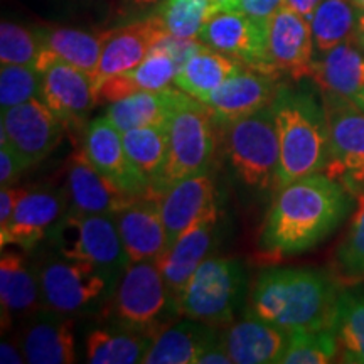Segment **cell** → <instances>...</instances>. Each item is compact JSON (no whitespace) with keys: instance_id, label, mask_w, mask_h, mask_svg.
Instances as JSON below:
<instances>
[{"instance_id":"6da1fadb","label":"cell","mask_w":364,"mask_h":364,"mask_svg":"<svg viewBox=\"0 0 364 364\" xmlns=\"http://www.w3.org/2000/svg\"><path fill=\"white\" fill-rule=\"evenodd\" d=\"M353 209V194L326 172L280 186L263 221L258 250L263 257L302 255L338 230Z\"/></svg>"},{"instance_id":"7a4b0ae2","label":"cell","mask_w":364,"mask_h":364,"mask_svg":"<svg viewBox=\"0 0 364 364\" xmlns=\"http://www.w3.org/2000/svg\"><path fill=\"white\" fill-rule=\"evenodd\" d=\"M341 285L316 268H268L250 290V314L287 332L331 329Z\"/></svg>"},{"instance_id":"3957f363","label":"cell","mask_w":364,"mask_h":364,"mask_svg":"<svg viewBox=\"0 0 364 364\" xmlns=\"http://www.w3.org/2000/svg\"><path fill=\"white\" fill-rule=\"evenodd\" d=\"M280 144L275 189L300 177L326 172L329 127L324 100L306 86H279L272 102ZM273 189V191H275Z\"/></svg>"},{"instance_id":"277c9868","label":"cell","mask_w":364,"mask_h":364,"mask_svg":"<svg viewBox=\"0 0 364 364\" xmlns=\"http://www.w3.org/2000/svg\"><path fill=\"white\" fill-rule=\"evenodd\" d=\"M105 312L113 324L156 339L182 317L157 260L132 262L118 279Z\"/></svg>"},{"instance_id":"5b68a950","label":"cell","mask_w":364,"mask_h":364,"mask_svg":"<svg viewBox=\"0 0 364 364\" xmlns=\"http://www.w3.org/2000/svg\"><path fill=\"white\" fill-rule=\"evenodd\" d=\"M220 122L209 108L191 95H182L169 122L166 166L147 193L162 194L172 184L211 171L220 142Z\"/></svg>"},{"instance_id":"8992f818","label":"cell","mask_w":364,"mask_h":364,"mask_svg":"<svg viewBox=\"0 0 364 364\" xmlns=\"http://www.w3.org/2000/svg\"><path fill=\"white\" fill-rule=\"evenodd\" d=\"M245 290L247 277L236 258L209 257L191 277L177 307L182 317L223 329L235 322Z\"/></svg>"},{"instance_id":"52a82bcc","label":"cell","mask_w":364,"mask_h":364,"mask_svg":"<svg viewBox=\"0 0 364 364\" xmlns=\"http://www.w3.org/2000/svg\"><path fill=\"white\" fill-rule=\"evenodd\" d=\"M221 127L226 156L238 179L250 189H275L280 144L272 105Z\"/></svg>"},{"instance_id":"ba28073f","label":"cell","mask_w":364,"mask_h":364,"mask_svg":"<svg viewBox=\"0 0 364 364\" xmlns=\"http://www.w3.org/2000/svg\"><path fill=\"white\" fill-rule=\"evenodd\" d=\"M49 240L59 255L98 267L115 285L129 265L115 216L68 211Z\"/></svg>"},{"instance_id":"9c48e42d","label":"cell","mask_w":364,"mask_h":364,"mask_svg":"<svg viewBox=\"0 0 364 364\" xmlns=\"http://www.w3.org/2000/svg\"><path fill=\"white\" fill-rule=\"evenodd\" d=\"M38 280L43 309L73 317L105 306L115 290L110 277L98 267L63 255L41 265Z\"/></svg>"},{"instance_id":"30bf717a","label":"cell","mask_w":364,"mask_h":364,"mask_svg":"<svg viewBox=\"0 0 364 364\" xmlns=\"http://www.w3.org/2000/svg\"><path fill=\"white\" fill-rule=\"evenodd\" d=\"M329 127L326 174L353 196L364 193V110L354 100L322 91Z\"/></svg>"},{"instance_id":"8fae6325","label":"cell","mask_w":364,"mask_h":364,"mask_svg":"<svg viewBox=\"0 0 364 364\" xmlns=\"http://www.w3.org/2000/svg\"><path fill=\"white\" fill-rule=\"evenodd\" d=\"M39 98L59 118L71 140L81 142L90 125V112L97 105L95 81L90 73L68 63H54L43 73Z\"/></svg>"},{"instance_id":"7c38bea8","label":"cell","mask_w":364,"mask_h":364,"mask_svg":"<svg viewBox=\"0 0 364 364\" xmlns=\"http://www.w3.org/2000/svg\"><path fill=\"white\" fill-rule=\"evenodd\" d=\"M199 41L241 65L277 76L268 61V22L240 11H221L203 26Z\"/></svg>"},{"instance_id":"4fadbf2b","label":"cell","mask_w":364,"mask_h":364,"mask_svg":"<svg viewBox=\"0 0 364 364\" xmlns=\"http://www.w3.org/2000/svg\"><path fill=\"white\" fill-rule=\"evenodd\" d=\"M59 118L41 98L2 112L0 139L7 140L29 167L38 166L61 142L65 135Z\"/></svg>"},{"instance_id":"5bb4252c","label":"cell","mask_w":364,"mask_h":364,"mask_svg":"<svg viewBox=\"0 0 364 364\" xmlns=\"http://www.w3.org/2000/svg\"><path fill=\"white\" fill-rule=\"evenodd\" d=\"M66 198L70 213L117 216L139 196L127 193L105 177L80 145L66 164Z\"/></svg>"},{"instance_id":"9a60e30c","label":"cell","mask_w":364,"mask_h":364,"mask_svg":"<svg viewBox=\"0 0 364 364\" xmlns=\"http://www.w3.org/2000/svg\"><path fill=\"white\" fill-rule=\"evenodd\" d=\"M167 36H169V31L159 12L108 31L98 66L91 75L95 86L100 81L140 65L147 58V54Z\"/></svg>"},{"instance_id":"2e32d148","label":"cell","mask_w":364,"mask_h":364,"mask_svg":"<svg viewBox=\"0 0 364 364\" xmlns=\"http://www.w3.org/2000/svg\"><path fill=\"white\" fill-rule=\"evenodd\" d=\"M68 213L66 191L33 189L22 194L7 228L0 230L2 248H19L29 253L49 238L54 226Z\"/></svg>"},{"instance_id":"e0dca14e","label":"cell","mask_w":364,"mask_h":364,"mask_svg":"<svg viewBox=\"0 0 364 364\" xmlns=\"http://www.w3.org/2000/svg\"><path fill=\"white\" fill-rule=\"evenodd\" d=\"M314 38L311 21L282 7L268 21V61L277 76L285 73L294 81L312 75Z\"/></svg>"},{"instance_id":"ac0fdd59","label":"cell","mask_w":364,"mask_h":364,"mask_svg":"<svg viewBox=\"0 0 364 364\" xmlns=\"http://www.w3.org/2000/svg\"><path fill=\"white\" fill-rule=\"evenodd\" d=\"M159 199L167 233V248L196 223L218 213L216 184L209 171L176 182L159 194Z\"/></svg>"},{"instance_id":"d6986e66","label":"cell","mask_w":364,"mask_h":364,"mask_svg":"<svg viewBox=\"0 0 364 364\" xmlns=\"http://www.w3.org/2000/svg\"><path fill=\"white\" fill-rule=\"evenodd\" d=\"M81 145L91 164L105 177L134 196L147 193L149 181L130 161L122 132L108 120L107 115L90 122Z\"/></svg>"},{"instance_id":"ffe728a7","label":"cell","mask_w":364,"mask_h":364,"mask_svg":"<svg viewBox=\"0 0 364 364\" xmlns=\"http://www.w3.org/2000/svg\"><path fill=\"white\" fill-rule=\"evenodd\" d=\"M277 91L275 76L245 66L199 102L206 105L221 125H226L272 105Z\"/></svg>"},{"instance_id":"44dd1931","label":"cell","mask_w":364,"mask_h":364,"mask_svg":"<svg viewBox=\"0 0 364 364\" xmlns=\"http://www.w3.org/2000/svg\"><path fill=\"white\" fill-rule=\"evenodd\" d=\"M122 243L129 263L159 260L167 250V233L164 226L161 199L145 193L115 216Z\"/></svg>"},{"instance_id":"7402d4cb","label":"cell","mask_w":364,"mask_h":364,"mask_svg":"<svg viewBox=\"0 0 364 364\" xmlns=\"http://www.w3.org/2000/svg\"><path fill=\"white\" fill-rule=\"evenodd\" d=\"M218 245V213H213L189 228L159 258L162 277L176 306L199 265L211 257ZM179 309V307H177Z\"/></svg>"},{"instance_id":"603a6c76","label":"cell","mask_w":364,"mask_h":364,"mask_svg":"<svg viewBox=\"0 0 364 364\" xmlns=\"http://www.w3.org/2000/svg\"><path fill=\"white\" fill-rule=\"evenodd\" d=\"M75 317L48 309L33 314L19 338L26 363L71 364L76 363Z\"/></svg>"},{"instance_id":"cb8c5ba5","label":"cell","mask_w":364,"mask_h":364,"mask_svg":"<svg viewBox=\"0 0 364 364\" xmlns=\"http://www.w3.org/2000/svg\"><path fill=\"white\" fill-rule=\"evenodd\" d=\"M39 54L36 70L44 73L54 63H68L90 75L97 70L108 31L88 33L63 26H44L38 29Z\"/></svg>"},{"instance_id":"d4e9b609","label":"cell","mask_w":364,"mask_h":364,"mask_svg":"<svg viewBox=\"0 0 364 364\" xmlns=\"http://www.w3.org/2000/svg\"><path fill=\"white\" fill-rule=\"evenodd\" d=\"M21 252L19 248H2L0 257V309L4 334L12 329L14 321L29 318L43 309L38 273L31 270Z\"/></svg>"},{"instance_id":"484cf974","label":"cell","mask_w":364,"mask_h":364,"mask_svg":"<svg viewBox=\"0 0 364 364\" xmlns=\"http://www.w3.org/2000/svg\"><path fill=\"white\" fill-rule=\"evenodd\" d=\"M221 339L233 364H272L280 363L290 343V332L252 314L228 326Z\"/></svg>"},{"instance_id":"4316f807","label":"cell","mask_w":364,"mask_h":364,"mask_svg":"<svg viewBox=\"0 0 364 364\" xmlns=\"http://www.w3.org/2000/svg\"><path fill=\"white\" fill-rule=\"evenodd\" d=\"M177 70H179V65L172 58V54L157 44L140 65L100 81L95 86L97 105L118 102V100L140 93V91L169 88L171 83H174Z\"/></svg>"},{"instance_id":"83f0119b","label":"cell","mask_w":364,"mask_h":364,"mask_svg":"<svg viewBox=\"0 0 364 364\" xmlns=\"http://www.w3.org/2000/svg\"><path fill=\"white\" fill-rule=\"evenodd\" d=\"M220 341V327L186 318L156 336L144 364H198L201 354Z\"/></svg>"},{"instance_id":"f1b7e54d","label":"cell","mask_w":364,"mask_h":364,"mask_svg":"<svg viewBox=\"0 0 364 364\" xmlns=\"http://www.w3.org/2000/svg\"><path fill=\"white\" fill-rule=\"evenodd\" d=\"M182 95L184 91L177 86L159 91H140L110 103L107 117L120 132L169 125Z\"/></svg>"},{"instance_id":"f546056e","label":"cell","mask_w":364,"mask_h":364,"mask_svg":"<svg viewBox=\"0 0 364 364\" xmlns=\"http://www.w3.org/2000/svg\"><path fill=\"white\" fill-rule=\"evenodd\" d=\"M322 54L311 75L321 91L354 98L364 90V54L354 38Z\"/></svg>"},{"instance_id":"4dcf8cb0","label":"cell","mask_w":364,"mask_h":364,"mask_svg":"<svg viewBox=\"0 0 364 364\" xmlns=\"http://www.w3.org/2000/svg\"><path fill=\"white\" fill-rule=\"evenodd\" d=\"M339 361L364 364V285L341 287L331 326Z\"/></svg>"},{"instance_id":"1f68e13d","label":"cell","mask_w":364,"mask_h":364,"mask_svg":"<svg viewBox=\"0 0 364 364\" xmlns=\"http://www.w3.org/2000/svg\"><path fill=\"white\" fill-rule=\"evenodd\" d=\"M241 68H245V65L236 59L204 46L177 70L174 85L191 97L203 100L211 91L220 88Z\"/></svg>"},{"instance_id":"d6a6232c","label":"cell","mask_w":364,"mask_h":364,"mask_svg":"<svg viewBox=\"0 0 364 364\" xmlns=\"http://www.w3.org/2000/svg\"><path fill=\"white\" fill-rule=\"evenodd\" d=\"M154 338L142 332L115 326L98 327L86 334V361L91 364H135L144 363Z\"/></svg>"},{"instance_id":"836d02e7","label":"cell","mask_w":364,"mask_h":364,"mask_svg":"<svg viewBox=\"0 0 364 364\" xmlns=\"http://www.w3.org/2000/svg\"><path fill=\"white\" fill-rule=\"evenodd\" d=\"M356 198V211L331 258V275L341 287L364 284V193Z\"/></svg>"},{"instance_id":"e575fe53","label":"cell","mask_w":364,"mask_h":364,"mask_svg":"<svg viewBox=\"0 0 364 364\" xmlns=\"http://www.w3.org/2000/svg\"><path fill=\"white\" fill-rule=\"evenodd\" d=\"M122 139L130 161L149 181L150 189L166 166L167 150H169V125L127 130L122 132Z\"/></svg>"},{"instance_id":"d590c367","label":"cell","mask_w":364,"mask_h":364,"mask_svg":"<svg viewBox=\"0 0 364 364\" xmlns=\"http://www.w3.org/2000/svg\"><path fill=\"white\" fill-rule=\"evenodd\" d=\"M353 0H324L311 21L314 46L318 53L331 51L336 46L354 38L358 17Z\"/></svg>"},{"instance_id":"8d00e7d4","label":"cell","mask_w":364,"mask_h":364,"mask_svg":"<svg viewBox=\"0 0 364 364\" xmlns=\"http://www.w3.org/2000/svg\"><path fill=\"white\" fill-rule=\"evenodd\" d=\"M157 12L171 36L199 39L203 26L220 11L213 0H162Z\"/></svg>"},{"instance_id":"74e56055","label":"cell","mask_w":364,"mask_h":364,"mask_svg":"<svg viewBox=\"0 0 364 364\" xmlns=\"http://www.w3.org/2000/svg\"><path fill=\"white\" fill-rule=\"evenodd\" d=\"M338 341L331 329L292 332L282 364H326L339 361Z\"/></svg>"},{"instance_id":"f35d334b","label":"cell","mask_w":364,"mask_h":364,"mask_svg":"<svg viewBox=\"0 0 364 364\" xmlns=\"http://www.w3.org/2000/svg\"><path fill=\"white\" fill-rule=\"evenodd\" d=\"M43 73L34 66L2 65L0 70V107L4 110L41 97Z\"/></svg>"},{"instance_id":"ab89813d","label":"cell","mask_w":364,"mask_h":364,"mask_svg":"<svg viewBox=\"0 0 364 364\" xmlns=\"http://www.w3.org/2000/svg\"><path fill=\"white\" fill-rule=\"evenodd\" d=\"M38 54V31H31L11 21H4L0 24V61L2 65L36 66Z\"/></svg>"},{"instance_id":"60d3db41","label":"cell","mask_w":364,"mask_h":364,"mask_svg":"<svg viewBox=\"0 0 364 364\" xmlns=\"http://www.w3.org/2000/svg\"><path fill=\"white\" fill-rule=\"evenodd\" d=\"M29 169L22 159L7 140L0 139V186L11 188L21 179V176Z\"/></svg>"},{"instance_id":"b9f144b4","label":"cell","mask_w":364,"mask_h":364,"mask_svg":"<svg viewBox=\"0 0 364 364\" xmlns=\"http://www.w3.org/2000/svg\"><path fill=\"white\" fill-rule=\"evenodd\" d=\"M284 7V0H236L233 11L245 12L253 19L268 22L277 11Z\"/></svg>"},{"instance_id":"7bdbcfd3","label":"cell","mask_w":364,"mask_h":364,"mask_svg":"<svg viewBox=\"0 0 364 364\" xmlns=\"http://www.w3.org/2000/svg\"><path fill=\"white\" fill-rule=\"evenodd\" d=\"M161 0H117L115 14L124 19H142L147 17L159 6Z\"/></svg>"},{"instance_id":"ee69618b","label":"cell","mask_w":364,"mask_h":364,"mask_svg":"<svg viewBox=\"0 0 364 364\" xmlns=\"http://www.w3.org/2000/svg\"><path fill=\"white\" fill-rule=\"evenodd\" d=\"M24 193L26 189L14 188V186H11V188H2V191H0V230L7 228L9 223H11L17 204H19Z\"/></svg>"},{"instance_id":"f6af8a7d","label":"cell","mask_w":364,"mask_h":364,"mask_svg":"<svg viewBox=\"0 0 364 364\" xmlns=\"http://www.w3.org/2000/svg\"><path fill=\"white\" fill-rule=\"evenodd\" d=\"M0 363L2 364H22L26 363L24 349L19 334L9 336L0 343Z\"/></svg>"},{"instance_id":"bcb514c9","label":"cell","mask_w":364,"mask_h":364,"mask_svg":"<svg viewBox=\"0 0 364 364\" xmlns=\"http://www.w3.org/2000/svg\"><path fill=\"white\" fill-rule=\"evenodd\" d=\"M198 364H233V361H231L230 353H228L226 346L223 344L221 339L220 343L211 346V348L201 354V358L198 359Z\"/></svg>"},{"instance_id":"7dc6e473","label":"cell","mask_w":364,"mask_h":364,"mask_svg":"<svg viewBox=\"0 0 364 364\" xmlns=\"http://www.w3.org/2000/svg\"><path fill=\"white\" fill-rule=\"evenodd\" d=\"M324 0H284V7L290 9V11L297 12L299 16H302L304 19L312 21L314 12L317 11V7Z\"/></svg>"},{"instance_id":"c3c4849f","label":"cell","mask_w":364,"mask_h":364,"mask_svg":"<svg viewBox=\"0 0 364 364\" xmlns=\"http://www.w3.org/2000/svg\"><path fill=\"white\" fill-rule=\"evenodd\" d=\"M354 41L359 44V48L364 51V11L359 14L356 31H354Z\"/></svg>"},{"instance_id":"681fc988","label":"cell","mask_w":364,"mask_h":364,"mask_svg":"<svg viewBox=\"0 0 364 364\" xmlns=\"http://www.w3.org/2000/svg\"><path fill=\"white\" fill-rule=\"evenodd\" d=\"M213 2L216 4L218 11L221 12V11H233L236 0H213Z\"/></svg>"},{"instance_id":"f907efd6","label":"cell","mask_w":364,"mask_h":364,"mask_svg":"<svg viewBox=\"0 0 364 364\" xmlns=\"http://www.w3.org/2000/svg\"><path fill=\"white\" fill-rule=\"evenodd\" d=\"M351 100H354V102H356V103L359 105V107H361L363 110H364V90L359 91V93L356 95V97L351 98Z\"/></svg>"},{"instance_id":"816d5d0a","label":"cell","mask_w":364,"mask_h":364,"mask_svg":"<svg viewBox=\"0 0 364 364\" xmlns=\"http://www.w3.org/2000/svg\"><path fill=\"white\" fill-rule=\"evenodd\" d=\"M354 6H356L359 11H364V0H353Z\"/></svg>"}]
</instances>
